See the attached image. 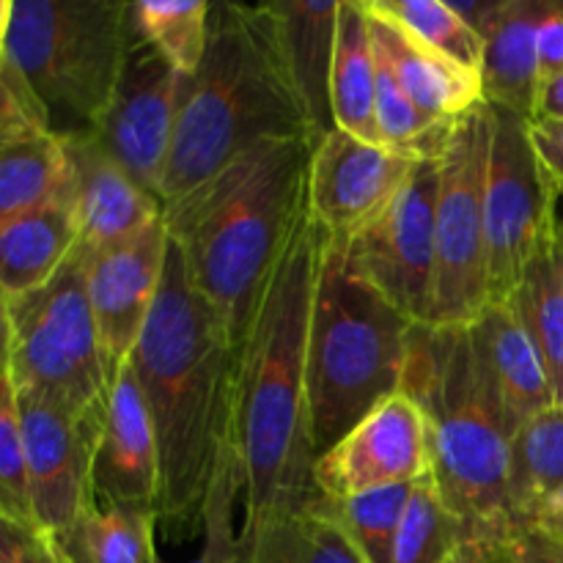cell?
Masks as SVG:
<instances>
[{
	"label": "cell",
	"mask_w": 563,
	"mask_h": 563,
	"mask_svg": "<svg viewBox=\"0 0 563 563\" xmlns=\"http://www.w3.org/2000/svg\"><path fill=\"white\" fill-rule=\"evenodd\" d=\"M240 346L218 313L192 289L170 240L163 284L141 341L132 377L152 416L159 449V522L201 533V511L220 465L236 449Z\"/></svg>",
	"instance_id": "6da1fadb"
},
{
	"label": "cell",
	"mask_w": 563,
	"mask_h": 563,
	"mask_svg": "<svg viewBox=\"0 0 563 563\" xmlns=\"http://www.w3.org/2000/svg\"><path fill=\"white\" fill-rule=\"evenodd\" d=\"M328 231L302 212L262 291L240 352L236 449L245 478L240 542L275 517L300 511L313 487L306 399V341Z\"/></svg>",
	"instance_id": "7a4b0ae2"
},
{
	"label": "cell",
	"mask_w": 563,
	"mask_h": 563,
	"mask_svg": "<svg viewBox=\"0 0 563 563\" xmlns=\"http://www.w3.org/2000/svg\"><path fill=\"white\" fill-rule=\"evenodd\" d=\"M313 146L308 137L256 143L165 207L192 289L240 350L269 273L308 209Z\"/></svg>",
	"instance_id": "3957f363"
},
{
	"label": "cell",
	"mask_w": 563,
	"mask_h": 563,
	"mask_svg": "<svg viewBox=\"0 0 563 563\" xmlns=\"http://www.w3.org/2000/svg\"><path fill=\"white\" fill-rule=\"evenodd\" d=\"M275 137L317 143L286 71L273 14L264 3H212L207 55L196 75L181 77L159 201H179L242 152Z\"/></svg>",
	"instance_id": "277c9868"
},
{
	"label": "cell",
	"mask_w": 563,
	"mask_h": 563,
	"mask_svg": "<svg viewBox=\"0 0 563 563\" xmlns=\"http://www.w3.org/2000/svg\"><path fill=\"white\" fill-rule=\"evenodd\" d=\"M401 390L427 416L432 471L445 504L471 531L515 528L509 473L515 427L506 416L476 324H416Z\"/></svg>",
	"instance_id": "5b68a950"
},
{
	"label": "cell",
	"mask_w": 563,
	"mask_h": 563,
	"mask_svg": "<svg viewBox=\"0 0 563 563\" xmlns=\"http://www.w3.org/2000/svg\"><path fill=\"white\" fill-rule=\"evenodd\" d=\"M412 330L416 322L352 273L328 240L306 341L308 427L317 460L399 394Z\"/></svg>",
	"instance_id": "8992f818"
},
{
	"label": "cell",
	"mask_w": 563,
	"mask_h": 563,
	"mask_svg": "<svg viewBox=\"0 0 563 563\" xmlns=\"http://www.w3.org/2000/svg\"><path fill=\"white\" fill-rule=\"evenodd\" d=\"M126 0H14L5 64L58 137L91 132L135 47Z\"/></svg>",
	"instance_id": "52a82bcc"
},
{
	"label": "cell",
	"mask_w": 563,
	"mask_h": 563,
	"mask_svg": "<svg viewBox=\"0 0 563 563\" xmlns=\"http://www.w3.org/2000/svg\"><path fill=\"white\" fill-rule=\"evenodd\" d=\"M9 377L16 394L58 405L80 418H104L113 374L88 300L86 256L75 247L53 280L9 297Z\"/></svg>",
	"instance_id": "ba28073f"
},
{
	"label": "cell",
	"mask_w": 563,
	"mask_h": 563,
	"mask_svg": "<svg viewBox=\"0 0 563 563\" xmlns=\"http://www.w3.org/2000/svg\"><path fill=\"white\" fill-rule=\"evenodd\" d=\"M493 110L487 102L462 115L438 157L434 201L432 328L473 324L489 306L487 284V159Z\"/></svg>",
	"instance_id": "9c48e42d"
},
{
	"label": "cell",
	"mask_w": 563,
	"mask_h": 563,
	"mask_svg": "<svg viewBox=\"0 0 563 563\" xmlns=\"http://www.w3.org/2000/svg\"><path fill=\"white\" fill-rule=\"evenodd\" d=\"M493 110L487 159L489 306L509 300L528 264L559 229V187L539 163L528 119Z\"/></svg>",
	"instance_id": "30bf717a"
},
{
	"label": "cell",
	"mask_w": 563,
	"mask_h": 563,
	"mask_svg": "<svg viewBox=\"0 0 563 563\" xmlns=\"http://www.w3.org/2000/svg\"><path fill=\"white\" fill-rule=\"evenodd\" d=\"M434 201L438 159H418L407 185L346 242H333L355 275L410 322L434 319Z\"/></svg>",
	"instance_id": "8fae6325"
},
{
	"label": "cell",
	"mask_w": 563,
	"mask_h": 563,
	"mask_svg": "<svg viewBox=\"0 0 563 563\" xmlns=\"http://www.w3.org/2000/svg\"><path fill=\"white\" fill-rule=\"evenodd\" d=\"M33 522L49 539L69 531L93 504V456L104 418H80L58 405L16 394Z\"/></svg>",
	"instance_id": "7c38bea8"
},
{
	"label": "cell",
	"mask_w": 563,
	"mask_h": 563,
	"mask_svg": "<svg viewBox=\"0 0 563 563\" xmlns=\"http://www.w3.org/2000/svg\"><path fill=\"white\" fill-rule=\"evenodd\" d=\"M179 93L181 75L146 38L137 36L119 86L91 130L93 141L154 198H159L163 187Z\"/></svg>",
	"instance_id": "4fadbf2b"
},
{
	"label": "cell",
	"mask_w": 563,
	"mask_h": 563,
	"mask_svg": "<svg viewBox=\"0 0 563 563\" xmlns=\"http://www.w3.org/2000/svg\"><path fill=\"white\" fill-rule=\"evenodd\" d=\"M432 471L427 416L399 390L374 407L313 462V487L328 498L412 484Z\"/></svg>",
	"instance_id": "5bb4252c"
},
{
	"label": "cell",
	"mask_w": 563,
	"mask_h": 563,
	"mask_svg": "<svg viewBox=\"0 0 563 563\" xmlns=\"http://www.w3.org/2000/svg\"><path fill=\"white\" fill-rule=\"evenodd\" d=\"M418 159L379 143L330 130L313 146L308 212L333 242H346L407 185Z\"/></svg>",
	"instance_id": "9a60e30c"
},
{
	"label": "cell",
	"mask_w": 563,
	"mask_h": 563,
	"mask_svg": "<svg viewBox=\"0 0 563 563\" xmlns=\"http://www.w3.org/2000/svg\"><path fill=\"white\" fill-rule=\"evenodd\" d=\"M168 225L157 220L132 240L86 256L88 300L113 379L130 363L163 284L168 262Z\"/></svg>",
	"instance_id": "2e32d148"
},
{
	"label": "cell",
	"mask_w": 563,
	"mask_h": 563,
	"mask_svg": "<svg viewBox=\"0 0 563 563\" xmlns=\"http://www.w3.org/2000/svg\"><path fill=\"white\" fill-rule=\"evenodd\" d=\"M69 159V201L77 220V251L97 256L163 220L159 198L143 190L91 132L60 137Z\"/></svg>",
	"instance_id": "e0dca14e"
},
{
	"label": "cell",
	"mask_w": 563,
	"mask_h": 563,
	"mask_svg": "<svg viewBox=\"0 0 563 563\" xmlns=\"http://www.w3.org/2000/svg\"><path fill=\"white\" fill-rule=\"evenodd\" d=\"M159 449L152 416L126 363L113 379L97 456H93V493L99 506L146 511L159 520Z\"/></svg>",
	"instance_id": "ac0fdd59"
},
{
	"label": "cell",
	"mask_w": 563,
	"mask_h": 563,
	"mask_svg": "<svg viewBox=\"0 0 563 563\" xmlns=\"http://www.w3.org/2000/svg\"><path fill=\"white\" fill-rule=\"evenodd\" d=\"M550 0H504L498 14L482 33V97L489 108L537 115L542 66H539V31Z\"/></svg>",
	"instance_id": "d6986e66"
},
{
	"label": "cell",
	"mask_w": 563,
	"mask_h": 563,
	"mask_svg": "<svg viewBox=\"0 0 563 563\" xmlns=\"http://www.w3.org/2000/svg\"><path fill=\"white\" fill-rule=\"evenodd\" d=\"M264 5L273 14L286 71L319 143L330 130H335L330 77L341 0H275Z\"/></svg>",
	"instance_id": "ffe728a7"
},
{
	"label": "cell",
	"mask_w": 563,
	"mask_h": 563,
	"mask_svg": "<svg viewBox=\"0 0 563 563\" xmlns=\"http://www.w3.org/2000/svg\"><path fill=\"white\" fill-rule=\"evenodd\" d=\"M368 31H372L374 47L388 60L407 97L427 115L440 121H460L484 102L482 80L473 71L423 47L396 22L385 20L372 9H368Z\"/></svg>",
	"instance_id": "44dd1931"
},
{
	"label": "cell",
	"mask_w": 563,
	"mask_h": 563,
	"mask_svg": "<svg viewBox=\"0 0 563 563\" xmlns=\"http://www.w3.org/2000/svg\"><path fill=\"white\" fill-rule=\"evenodd\" d=\"M77 247V220L69 196L0 225V289L22 297L42 289Z\"/></svg>",
	"instance_id": "7402d4cb"
},
{
	"label": "cell",
	"mask_w": 563,
	"mask_h": 563,
	"mask_svg": "<svg viewBox=\"0 0 563 563\" xmlns=\"http://www.w3.org/2000/svg\"><path fill=\"white\" fill-rule=\"evenodd\" d=\"M330 104H333L335 130L379 143L377 49L368 31L366 0H341L339 5Z\"/></svg>",
	"instance_id": "603a6c76"
},
{
	"label": "cell",
	"mask_w": 563,
	"mask_h": 563,
	"mask_svg": "<svg viewBox=\"0 0 563 563\" xmlns=\"http://www.w3.org/2000/svg\"><path fill=\"white\" fill-rule=\"evenodd\" d=\"M473 324L493 368L506 416L515 432H520V427H526L531 418L553 407V394L537 346L531 344L526 328L506 302L487 306Z\"/></svg>",
	"instance_id": "cb8c5ba5"
},
{
	"label": "cell",
	"mask_w": 563,
	"mask_h": 563,
	"mask_svg": "<svg viewBox=\"0 0 563 563\" xmlns=\"http://www.w3.org/2000/svg\"><path fill=\"white\" fill-rule=\"evenodd\" d=\"M561 225L528 264L506 306L515 311L548 374L553 405H563V247Z\"/></svg>",
	"instance_id": "d4e9b609"
},
{
	"label": "cell",
	"mask_w": 563,
	"mask_h": 563,
	"mask_svg": "<svg viewBox=\"0 0 563 563\" xmlns=\"http://www.w3.org/2000/svg\"><path fill=\"white\" fill-rule=\"evenodd\" d=\"M69 196L64 141L44 126L0 137V225Z\"/></svg>",
	"instance_id": "484cf974"
},
{
	"label": "cell",
	"mask_w": 563,
	"mask_h": 563,
	"mask_svg": "<svg viewBox=\"0 0 563 563\" xmlns=\"http://www.w3.org/2000/svg\"><path fill=\"white\" fill-rule=\"evenodd\" d=\"M157 526V515L93 504L53 544L64 563H154Z\"/></svg>",
	"instance_id": "4316f807"
},
{
	"label": "cell",
	"mask_w": 563,
	"mask_h": 563,
	"mask_svg": "<svg viewBox=\"0 0 563 563\" xmlns=\"http://www.w3.org/2000/svg\"><path fill=\"white\" fill-rule=\"evenodd\" d=\"M563 487V405L548 407L520 427L511 445L509 511L526 526L539 506Z\"/></svg>",
	"instance_id": "83f0119b"
},
{
	"label": "cell",
	"mask_w": 563,
	"mask_h": 563,
	"mask_svg": "<svg viewBox=\"0 0 563 563\" xmlns=\"http://www.w3.org/2000/svg\"><path fill=\"white\" fill-rule=\"evenodd\" d=\"M412 484L372 489L350 498H328L317 493L308 506L339 528L363 563H394L396 537L405 520Z\"/></svg>",
	"instance_id": "f1b7e54d"
},
{
	"label": "cell",
	"mask_w": 563,
	"mask_h": 563,
	"mask_svg": "<svg viewBox=\"0 0 563 563\" xmlns=\"http://www.w3.org/2000/svg\"><path fill=\"white\" fill-rule=\"evenodd\" d=\"M240 563H363L333 522L302 506L240 542Z\"/></svg>",
	"instance_id": "f546056e"
},
{
	"label": "cell",
	"mask_w": 563,
	"mask_h": 563,
	"mask_svg": "<svg viewBox=\"0 0 563 563\" xmlns=\"http://www.w3.org/2000/svg\"><path fill=\"white\" fill-rule=\"evenodd\" d=\"M366 3L379 16L396 22L423 47L454 60L456 66L473 71L482 80V36L451 9L449 0H366Z\"/></svg>",
	"instance_id": "4dcf8cb0"
},
{
	"label": "cell",
	"mask_w": 563,
	"mask_h": 563,
	"mask_svg": "<svg viewBox=\"0 0 563 563\" xmlns=\"http://www.w3.org/2000/svg\"><path fill=\"white\" fill-rule=\"evenodd\" d=\"M141 36L168 60L181 77L196 75L209 47V16L212 3L207 0H137L132 3Z\"/></svg>",
	"instance_id": "1f68e13d"
},
{
	"label": "cell",
	"mask_w": 563,
	"mask_h": 563,
	"mask_svg": "<svg viewBox=\"0 0 563 563\" xmlns=\"http://www.w3.org/2000/svg\"><path fill=\"white\" fill-rule=\"evenodd\" d=\"M467 533V522L445 504L434 478L427 473L412 484L396 537L394 563H445Z\"/></svg>",
	"instance_id": "d6a6232c"
},
{
	"label": "cell",
	"mask_w": 563,
	"mask_h": 563,
	"mask_svg": "<svg viewBox=\"0 0 563 563\" xmlns=\"http://www.w3.org/2000/svg\"><path fill=\"white\" fill-rule=\"evenodd\" d=\"M0 517L36 528L31 495H27L20 405H16V388L9 377V368L0 372Z\"/></svg>",
	"instance_id": "836d02e7"
},
{
	"label": "cell",
	"mask_w": 563,
	"mask_h": 563,
	"mask_svg": "<svg viewBox=\"0 0 563 563\" xmlns=\"http://www.w3.org/2000/svg\"><path fill=\"white\" fill-rule=\"evenodd\" d=\"M33 126L47 130L42 108L31 97L25 82L16 77V71L9 64H0V137H9L22 130H33Z\"/></svg>",
	"instance_id": "e575fe53"
},
{
	"label": "cell",
	"mask_w": 563,
	"mask_h": 563,
	"mask_svg": "<svg viewBox=\"0 0 563 563\" xmlns=\"http://www.w3.org/2000/svg\"><path fill=\"white\" fill-rule=\"evenodd\" d=\"M0 563H64L53 539L33 526L0 517Z\"/></svg>",
	"instance_id": "d590c367"
},
{
	"label": "cell",
	"mask_w": 563,
	"mask_h": 563,
	"mask_svg": "<svg viewBox=\"0 0 563 563\" xmlns=\"http://www.w3.org/2000/svg\"><path fill=\"white\" fill-rule=\"evenodd\" d=\"M517 528L471 531L445 563H517Z\"/></svg>",
	"instance_id": "8d00e7d4"
},
{
	"label": "cell",
	"mask_w": 563,
	"mask_h": 563,
	"mask_svg": "<svg viewBox=\"0 0 563 563\" xmlns=\"http://www.w3.org/2000/svg\"><path fill=\"white\" fill-rule=\"evenodd\" d=\"M528 135L553 185L563 190V119H531Z\"/></svg>",
	"instance_id": "74e56055"
},
{
	"label": "cell",
	"mask_w": 563,
	"mask_h": 563,
	"mask_svg": "<svg viewBox=\"0 0 563 563\" xmlns=\"http://www.w3.org/2000/svg\"><path fill=\"white\" fill-rule=\"evenodd\" d=\"M539 66H542V82L548 77L563 75V0H550L548 16L539 31Z\"/></svg>",
	"instance_id": "f35d334b"
},
{
	"label": "cell",
	"mask_w": 563,
	"mask_h": 563,
	"mask_svg": "<svg viewBox=\"0 0 563 563\" xmlns=\"http://www.w3.org/2000/svg\"><path fill=\"white\" fill-rule=\"evenodd\" d=\"M517 563H563V544L537 528H517Z\"/></svg>",
	"instance_id": "ab89813d"
},
{
	"label": "cell",
	"mask_w": 563,
	"mask_h": 563,
	"mask_svg": "<svg viewBox=\"0 0 563 563\" xmlns=\"http://www.w3.org/2000/svg\"><path fill=\"white\" fill-rule=\"evenodd\" d=\"M240 537H220V533H203L201 553L198 559L185 563H240ZM154 563H168L157 555Z\"/></svg>",
	"instance_id": "60d3db41"
},
{
	"label": "cell",
	"mask_w": 563,
	"mask_h": 563,
	"mask_svg": "<svg viewBox=\"0 0 563 563\" xmlns=\"http://www.w3.org/2000/svg\"><path fill=\"white\" fill-rule=\"evenodd\" d=\"M526 526L537 528V531L548 533L550 539L563 544V487L539 506V511L526 522Z\"/></svg>",
	"instance_id": "b9f144b4"
},
{
	"label": "cell",
	"mask_w": 563,
	"mask_h": 563,
	"mask_svg": "<svg viewBox=\"0 0 563 563\" xmlns=\"http://www.w3.org/2000/svg\"><path fill=\"white\" fill-rule=\"evenodd\" d=\"M533 119H563V75L548 77L542 82Z\"/></svg>",
	"instance_id": "7bdbcfd3"
},
{
	"label": "cell",
	"mask_w": 563,
	"mask_h": 563,
	"mask_svg": "<svg viewBox=\"0 0 563 563\" xmlns=\"http://www.w3.org/2000/svg\"><path fill=\"white\" fill-rule=\"evenodd\" d=\"M9 355H11V308H9V295L0 289V372L9 368Z\"/></svg>",
	"instance_id": "ee69618b"
},
{
	"label": "cell",
	"mask_w": 563,
	"mask_h": 563,
	"mask_svg": "<svg viewBox=\"0 0 563 563\" xmlns=\"http://www.w3.org/2000/svg\"><path fill=\"white\" fill-rule=\"evenodd\" d=\"M11 9H14V0H0V64H5V42H9Z\"/></svg>",
	"instance_id": "f6af8a7d"
},
{
	"label": "cell",
	"mask_w": 563,
	"mask_h": 563,
	"mask_svg": "<svg viewBox=\"0 0 563 563\" xmlns=\"http://www.w3.org/2000/svg\"><path fill=\"white\" fill-rule=\"evenodd\" d=\"M561 247H563V225H561Z\"/></svg>",
	"instance_id": "bcb514c9"
}]
</instances>
